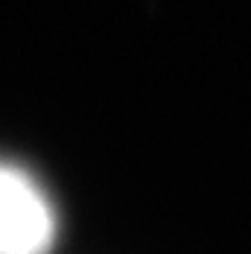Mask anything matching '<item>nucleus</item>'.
Wrapping results in <instances>:
<instances>
[{
	"label": "nucleus",
	"instance_id": "nucleus-1",
	"mask_svg": "<svg viewBox=\"0 0 251 254\" xmlns=\"http://www.w3.org/2000/svg\"><path fill=\"white\" fill-rule=\"evenodd\" d=\"M56 216L24 170L0 161V254H50Z\"/></svg>",
	"mask_w": 251,
	"mask_h": 254
}]
</instances>
